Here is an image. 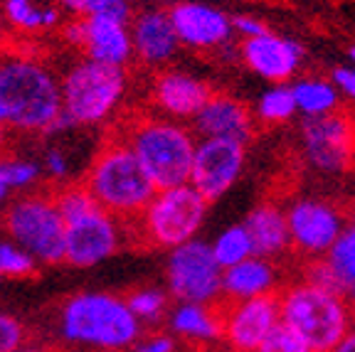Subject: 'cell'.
<instances>
[{
  "mask_svg": "<svg viewBox=\"0 0 355 352\" xmlns=\"http://www.w3.org/2000/svg\"><path fill=\"white\" fill-rule=\"evenodd\" d=\"M144 325L123 296L82 291L60 303L55 337L82 352H123L141 340Z\"/></svg>",
  "mask_w": 355,
  "mask_h": 352,
  "instance_id": "obj_1",
  "label": "cell"
},
{
  "mask_svg": "<svg viewBox=\"0 0 355 352\" xmlns=\"http://www.w3.org/2000/svg\"><path fill=\"white\" fill-rule=\"evenodd\" d=\"M0 106L6 128L28 136H50L62 116V79L33 57L0 60Z\"/></svg>",
  "mask_w": 355,
  "mask_h": 352,
  "instance_id": "obj_2",
  "label": "cell"
},
{
  "mask_svg": "<svg viewBox=\"0 0 355 352\" xmlns=\"http://www.w3.org/2000/svg\"><path fill=\"white\" fill-rule=\"evenodd\" d=\"M82 182L94 195L96 202L106 212L119 217L123 225L139 220L141 212L158 193V187L141 166V160L119 133L101 143Z\"/></svg>",
  "mask_w": 355,
  "mask_h": 352,
  "instance_id": "obj_3",
  "label": "cell"
},
{
  "mask_svg": "<svg viewBox=\"0 0 355 352\" xmlns=\"http://www.w3.org/2000/svg\"><path fill=\"white\" fill-rule=\"evenodd\" d=\"M119 136L136 153L158 190L190 182L195 158V133L180 121L163 116H131L119 126Z\"/></svg>",
  "mask_w": 355,
  "mask_h": 352,
  "instance_id": "obj_4",
  "label": "cell"
},
{
  "mask_svg": "<svg viewBox=\"0 0 355 352\" xmlns=\"http://www.w3.org/2000/svg\"><path fill=\"white\" fill-rule=\"evenodd\" d=\"M279 301L282 320L299 331L316 352L333 350L353 331L355 308L340 293L323 291L299 281L279 291Z\"/></svg>",
  "mask_w": 355,
  "mask_h": 352,
  "instance_id": "obj_5",
  "label": "cell"
},
{
  "mask_svg": "<svg viewBox=\"0 0 355 352\" xmlns=\"http://www.w3.org/2000/svg\"><path fill=\"white\" fill-rule=\"evenodd\" d=\"M62 111L74 128L99 126L109 121L121 106L128 89V74L123 67L99 64L94 60L74 62L62 74Z\"/></svg>",
  "mask_w": 355,
  "mask_h": 352,
  "instance_id": "obj_6",
  "label": "cell"
},
{
  "mask_svg": "<svg viewBox=\"0 0 355 352\" xmlns=\"http://www.w3.org/2000/svg\"><path fill=\"white\" fill-rule=\"evenodd\" d=\"M207 204L190 182L158 190L139 220L128 225V237L136 234L146 247L171 252L198 237L207 217Z\"/></svg>",
  "mask_w": 355,
  "mask_h": 352,
  "instance_id": "obj_7",
  "label": "cell"
},
{
  "mask_svg": "<svg viewBox=\"0 0 355 352\" xmlns=\"http://www.w3.org/2000/svg\"><path fill=\"white\" fill-rule=\"evenodd\" d=\"M3 229L10 242L20 244L40 264H60L64 261L67 222L57 207L55 193L30 190L8 204L3 215Z\"/></svg>",
  "mask_w": 355,
  "mask_h": 352,
  "instance_id": "obj_8",
  "label": "cell"
},
{
  "mask_svg": "<svg viewBox=\"0 0 355 352\" xmlns=\"http://www.w3.org/2000/svg\"><path fill=\"white\" fill-rule=\"evenodd\" d=\"M222 274L212 244L202 239H190L168 252L166 286L178 303H222Z\"/></svg>",
  "mask_w": 355,
  "mask_h": 352,
  "instance_id": "obj_9",
  "label": "cell"
},
{
  "mask_svg": "<svg viewBox=\"0 0 355 352\" xmlns=\"http://www.w3.org/2000/svg\"><path fill=\"white\" fill-rule=\"evenodd\" d=\"M128 237V225L106 212L104 207L89 209L87 215L67 222L64 264L77 269H92L111 259Z\"/></svg>",
  "mask_w": 355,
  "mask_h": 352,
  "instance_id": "obj_10",
  "label": "cell"
},
{
  "mask_svg": "<svg viewBox=\"0 0 355 352\" xmlns=\"http://www.w3.org/2000/svg\"><path fill=\"white\" fill-rule=\"evenodd\" d=\"M301 146L311 166L323 173H345L355 163V121L343 111L301 121Z\"/></svg>",
  "mask_w": 355,
  "mask_h": 352,
  "instance_id": "obj_11",
  "label": "cell"
},
{
  "mask_svg": "<svg viewBox=\"0 0 355 352\" xmlns=\"http://www.w3.org/2000/svg\"><path fill=\"white\" fill-rule=\"evenodd\" d=\"M288 231H291V249L306 259L326 256L338 242L348 220L333 202L316 197L296 200L286 209Z\"/></svg>",
  "mask_w": 355,
  "mask_h": 352,
  "instance_id": "obj_12",
  "label": "cell"
},
{
  "mask_svg": "<svg viewBox=\"0 0 355 352\" xmlns=\"http://www.w3.org/2000/svg\"><path fill=\"white\" fill-rule=\"evenodd\" d=\"M64 39L99 64L123 67L133 60L131 22L116 17H74L64 25Z\"/></svg>",
  "mask_w": 355,
  "mask_h": 352,
  "instance_id": "obj_13",
  "label": "cell"
},
{
  "mask_svg": "<svg viewBox=\"0 0 355 352\" xmlns=\"http://www.w3.org/2000/svg\"><path fill=\"white\" fill-rule=\"evenodd\" d=\"M244 143L230 138H200L193 158L190 185L207 202H215L239 180L244 170Z\"/></svg>",
  "mask_w": 355,
  "mask_h": 352,
  "instance_id": "obj_14",
  "label": "cell"
},
{
  "mask_svg": "<svg viewBox=\"0 0 355 352\" xmlns=\"http://www.w3.org/2000/svg\"><path fill=\"white\" fill-rule=\"evenodd\" d=\"M282 323V301L274 296L250 301H222V340L232 352H257L266 335Z\"/></svg>",
  "mask_w": 355,
  "mask_h": 352,
  "instance_id": "obj_15",
  "label": "cell"
},
{
  "mask_svg": "<svg viewBox=\"0 0 355 352\" xmlns=\"http://www.w3.org/2000/svg\"><path fill=\"white\" fill-rule=\"evenodd\" d=\"M173 28L178 33V39L188 50H217L230 42L232 35V17H227L222 10L205 3H193V0H180L171 10Z\"/></svg>",
  "mask_w": 355,
  "mask_h": 352,
  "instance_id": "obj_16",
  "label": "cell"
},
{
  "mask_svg": "<svg viewBox=\"0 0 355 352\" xmlns=\"http://www.w3.org/2000/svg\"><path fill=\"white\" fill-rule=\"evenodd\" d=\"M239 55L257 77L272 84H284L286 79L294 77L299 72L301 60H304V50L296 39L282 37L274 33L242 39Z\"/></svg>",
  "mask_w": 355,
  "mask_h": 352,
  "instance_id": "obj_17",
  "label": "cell"
},
{
  "mask_svg": "<svg viewBox=\"0 0 355 352\" xmlns=\"http://www.w3.org/2000/svg\"><path fill=\"white\" fill-rule=\"evenodd\" d=\"M212 94L215 91L210 84L195 74L183 69H163L155 74L150 87V104L168 118L183 121V118H195Z\"/></svg>",
  "mask_w": 355,
  "mask_h": 352,
  "instance_id": "obj_18",
  "label": "cell"
},
{
  "mask_svg": "<svg viewBox=\"0 0 355 352\" xmlns=\"http://www.w3.org/2000/svg\"><path fill=\"white\" fill-rule=\"evenodd\" d=\"M193 131L200 138H230L247 143L254 133V116L250 106L230 94H212L193 118Z\"/></svg>",
  "mask_w": 355,
  "mask_h": 352,
  "instance_id": "obj_19",
  "label": "cell"
},
{
  "mask_svg": "<svg viewBox=\"0 0 355 352\" xmlns=\"http://www.w3.org/2000/svg\"><path fill=\"white\" fill-rule=\"evenodd\" d=\"M133 55L144 67H163L175 57L180 39L168 10H144L131 17Z\"/></svg>",
  "mask_w": 355,
  "mask_h": 352,
  "instance_id": "obj_20",
  "label": "cell"
},
{
  "mask_svg": "<svg viewBox=\"0 0 355 352\" xmlns=\"http://www.w3.org/2000/svg\"><path fill=\"white\" fill-rule=\"evenodd\" d=\"M279 283H282V271H279L277 261L264 259V256H250V259L225 269L222 301L237 303L250 301V298L274 296L279 293Z\"/></svg>",
  "mask_w": 355,
  "mask_h": 352,
  "instance_id": "obj_21",
  "label": "cell"
},
{
  "mask_svg": "<svg viewBox=\"0 0 355 352\" xmlns=\"http://www.w3.org/2000/svg\"><path fill=\"white\" fill-rule=\"evenodd\" d=\"M244 227L250 231L254 244V256L264 259H279L291 249V231H288L286 209L272 202L254 207L244 220Z\"/></svg>",
  "mask_w": 355,
  "mask_h": 352,
  "instance_id": "obj_22",
  "label": "cell"
},
{
  "mask_svg": "<svg viewBox=\"0 0 355 352\" xmlns=\"http://www.w3.org/2000/svg\"><path fill=\"white\" fill-rule=\"evenodd\" d=\"M168 328L188 342L222 340V303H178L168 315Z\"/></svg>",
  "mask_w": 355,
  "mask_h": 352,
  "instance_id": "obj_23",
  "label": "cell"
},
{
  "mask_svg": "<svg viewBox=\"0 0 355 352\" xmlns=\"http://www.w3.org/2000/svg\"><path fill=\"white\" fill-rule=\"evenodd\" d=\"M3 20L17 33H42L62 22V12L44 0H3Z\"/></svg>",
  "mask_w": 355,
  "mask_h": 352,
  "instance_id": "obj_24",
  "label": "cell"
},
{
  "mask_svg": "<svg viewBox=\"0 0 355 352\" xmlns=\"http://www.w3.org/2000/svg\"><path fill=\"white\" fill-rule=\"evenodd\" d=\"M291 91H294L296 106H299V114H304V118L333 114L340 106L338 87L321 77H301L299 82L291 84Z\"/></svg>",
  "mask_w": 355,
  "mask_h": 352,
  "instance_id": "obj_25",
  "label": "cell"
},
{
  "mask_svg": "<svg viewBox=\"0 0 355 352\" xmlns=\"http://www.w3.org/2000/svg\"><path fill=\"white\" fill-rule=\"evenodd\" d=\"M326 259L331 261L333 271L340 281V291L343 298L355 308V215L348 220V227L343 229L340 239L333 244V249L326 254Z\"/></svg>",
  "mask_w": 355,
  "mask_h": 352,
  "instance_id": "obj_26",
  "label": "cell"
},
{
  "mask_svg": "<svg viewBox=\"0 0 355 352\" xmlns=\"http://www.w3.org/2000/svg\"><path fill=\"white\" fill-rule=\"evenodd\" d=\"M128 303V308L133 310V315L141 320V325H158L161 320H166L171 315V293L168 288H155V286H144L133 288L128 296H123Z\"/></svg>",
  "mask_w": 355,
  "mask_h": 352,
  "instance_id": "obj_27",
  "label": "cell"
},
{
  "mask_svg": "<svg viewBox=\"0 0 355 352\" xmlns=\"http://www.w3.org/2000/svg\"><path fill=\"white\" fill-rule=\"evenodd\" d=\"M299 114L294 91L286 84H272L257 101V118L266 126H279V123L291 121Z\"/></svg>",
  "mask_w": 355,
  "mask_h": 352,
  "instance_id": "obj_28",
  "label": "cell"
},
{
  "mask_svg": "<svg viewBox=\"0 0 355 352\" xmlns=\"http://www.w3.org/2000/svg\"><path fill=\"white\" fill-rule=\"evenodd\" d=\"M212 254H215V259L220 261L222 269H230V266L254 256V244H252V237L247 227H244V222L220 231L215 242H212Z\"/></svg>",
  "mask_w": 355,
  "mask_h": 352,
  "instance_id": "obj_29",
  "label": "cell"
},
{
  "mask_svg": "<svg viewBox=\"0 0 355 352\" xmlns=\"http://www.w3.org/2000/svg\"><path fill=\"white\" fill-rule=\"evenodd\" d=\"M0 168L6 173V180L10 190L17 193H30L40 180H42V166L37 160H30L25 155L15 153H0Z\"/></svg>",
  "mask_w": 355,
  "mask_h": 352,
  "instance_id": "obj_30",
  "label": "cell"
},
{
  "mask_svg": "<svg viewBox=\"0 0 355 352\" xmlns=\"http://www.w3.org/2000/svg\"><path fill=\"white\" fill-rule=\"evenodd\" d=\"M60 3L74 17H116L131 22L128 0H60Z\"/></svg>",
  "mask_w": 355,
  "mask_h": 352,
  "instance_id": "obj_31",
  "label": "cell"
},
{
  "mask_svg": "<svg viewBox=\"0 0 355 352\" xmlns=\"http://www.w3.org/2000/svg\"><path fill=\"white\" fill-rule=\"evenodd\" d=\"M40 261L15 242H0V276L3 279H30Z\"/></svg>",
  "mask_w": 355,
  "mask_h": 352,
  "instance_id": "obj_32",
  "label": "cell"
},
{
  "mask_svg": "<svg viewBox=\"0 0 355 352\" xmlns=\"http://www.w3.org/2000/svg\"><path fill=\"white\" fill-rule=\"evenodd\" d=\"M257 352H316V350L311 347V342L306 340L299 331H294L291 325H286L282 320V323L266 335V340L261 342Z\"/></svg>",
  "mask_w": 355,
  "mask_h": 352,
  "instance_id": "obj_33",
  "label": "cell"
},
{
  "mask_svg": "<svg viewBox=\"0 0 355 352\" xmlns=\"http://www.w3.org/2000/svg\"><path fill=\"white\" fill-rule=\"evenodd\" d=\"M301 281L311 283V286L323 288V291H331V293H340V281L333 271L331 261L326 256H318V259H306L304 266H301Z\"/></svg>",
  "mask_w": 355,
  "mask_h": 352,
  "instance_id": "obj_34",
  "label": "cell"
},
{
  "mask_svg": "<svg viewBox=\"0 0 355 352\" xmlns=\"http://www.w3.org/2000/svg\"><path fill=\"white\" fill-rule=\"evenodd\" d=\"M30 340L28 328L17 315L0 310V352H17Z\"/></svg>",
  "mask_w": 355,
  "mask_h": 352,
  "instance_id": "obj_35",
  "label": "cell"
},
{
  "mask_svg": "<svg viewBox=\"0 0 355 352\" xmlns=\"http://www.w3.org/2000/svg\"><path fill=\"white\" fill-rule=\"evenodd\" d=\"M42 170L52 182H57V187L64 185V182H72L69 180V173H72V168H69V155H67L64 148H60V146H47V148H44Z\"/></svg>",
  "mask_w": 355,
  "mask_h": 352,
  "instance_id": "obj_36",
  "label": "cell"
},
{
  "mask_svg": "<svg viewBox=\"0 0 355 352\" xmlns=\"http://www.w3.org/2000/svg\"><path fill=\"white\" fill-rule=\"evenodd\" d=\"M131 352H178V340L168 333H150V335L141 337Z\"/></svg>",
  "mask_w": 355,
  "mask_h": 352,
  "instance_id": "obj_37",
  "label": "cell"
},
{
  "mask_svg": "<svg viewBox=\"0 0 355 352\" xmlns=\"http://www.w3.org/2000/svg\"><path fill=\"white\" fill-rule=\"evenodd\" d=\"M232 28L237 30L239 35H242V39L259 37V35L269 33L264 22L257 20V17H252V15H237V17H232Z\"/></svg>",
  "mask_w": 355,
  "mask_h": 352,
  "instance_id": "obj_38",
  "label": "cell"
},
{
  "mask_svg": "<svg viewBox=\"0 0 355 352\" xmlns=\"http://www.w3.org/2000/svg\"><path fill=\"white\" fill-rule=\"evenodd\" d=\"M333 84L338 87L343 96L355 101V67H338L333 69Z\"/></svg>",
  "mask_w": 355,
  "mask_h": 352,
  "instance_id": "obj_39",
  "label": "cell"
},
{
  "mask_svg": "<svg viewBox=\"0 0 355 352\" xmlns=\"http://www.w3.org/2000/svg\"><path fill=\"white\" fill-rule=\"evenodd\" d=\"M17 352H64V350L52 345V342H44V340H28Z\"/></svg>",
  "mask_w": 355,
  "mask_h": 352,
  "instance_id": "obj_40",
  "label": "cell"
},
{
  "mask_svg": "<svg viewBox=\"0 0 355 352\" xmlns=\"http://www.w3.org/2000/svg\"><path fill=\"white\" fill-rule=\"evenodd\" d=\"M328 352H355V328L338 342V345L333 347V350H328Z\"/></svg>",
  "mask_w": 355,
  "mask_h": 352,
  "instance_id": "obj_41",
  "label": "cell"
},
{
  "mask_svg": "<svg viewBox=\"0 0 355 352\" xmlns=\"http://www.w3.org/2000/svg\"><path fill=\"white\" fill-rule=\"evenodd\" d=\"M10 185H8V180H6V173H3V168H0V204L6 202L8 197H10Z\"/></svg>",
  "mask_w": 355,
  "mask_h": 352,
  "instance_id": "obj_42",
  "label": "cell"
},
{
  "mask_svg": "<svg viewBox=\"0 0 355 352\" xmlns=\"http://www.w3.org/2000/svg\"><path fill=\"white\" fill-rule=\"evenodd\" d=\"M348 57H350V62H353V67H355V44L348 50Z\"/></svg>",
  "mask_w": 355,
  "mask_h": 352,
  "instance_id": "obj_43",
  "label": "cell"
},
{
  "mask_svg": "<svg viewBox=\"0 0 355 352\" xmlns=\"http://www.w3.org/2000/svg\"><path fill=\"white\" fill-rule=\"evenodd\" d=\"M161 3H168V6L173 8V6H178V3H180V0H161Z\"/></svg>",
  "mask_w": 355,
  "mask_h": 352,
  "instance_id": "obj_44",
  "label": "cell"
},
{
  "mask_svg": "<svg viewBox=\"0 0 355 352\" xmlns=\"http://www.w3.org/2000/svg\"><path fill=\"white\" fill-rule=\"evenodd\" d=\"M0 44H3V20H0Z\"/></svg>",
  "mask_w": 355,
  "mask_h": 352,
  "instance_id": "obj_45",
  "label": "cell"
},
{
  "mask_svg": "<svg viewBox=\"0 0 355 352\" xmlns=\"http://www.w3.org/2000/svg\"><path fill=\"white\" fill-rule=\"evenodd\" d=\"M0 279H3V276H0Z\"/></svg>",
  "mask_w": 355,
  "mask_h": 352,
  "instance_id": "obj_46",
  "label": "cell"
}]
</instances>
